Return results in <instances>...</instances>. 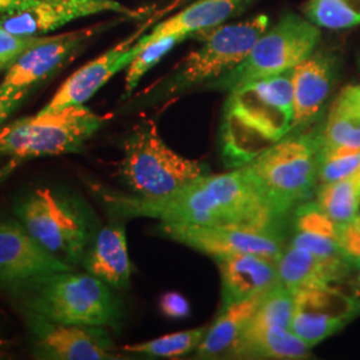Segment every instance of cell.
<instances>
[{"label": "cell", "mask_w": 360, "mask_h": 360, "mask_svg": "<svg viewBox=\"0 0 360 360\" xmlns=\"http://www.w3.org/2000/svg\"><path fill=\"white\" fill-rule=\"evenodd\" d=\"M103 13L139 16V11L116 0H38L26 8L0 15V28L19 35L41 37L80 18Z\"/></svg>", "instance_id": "obj_16"}, {"label": "cell", "mask_w": 360, "mask_h": 360, "mask_svg": "<svg viewBox=\"0 0 360 360\" xmlns=\"http://www.w3.org/2000/svg\"><path fill=\"white\" fill-rule=\"evenodd\" d=\"M207 327L186 330L165 335L148 342L129 345L123 347L129 354H139L155 358H178L196 349L207 334Z\"/></svg>", "instance_id": "obj_27"}, {"label": "cell", "mask_w": 360, "mask_h": 360, "mask_svg": "<svg viewBox=\"0 0 360 360\" xmlns=\"http://www.w3.org/2000/svg\"><path fill=\"white\" fill-rule=\"evenodd\" d=\"M159 231L168 239L214 257L255 254L279 260L284 251V231L240 226H179L160 223Z\"/></svg>", "instance_id": "obj_10"}, {"label": "cell", "mask_w": 360, "mask_h": 360, "mask_svg": "<svg viewBox=\"0 0 360 360\" xmlns=\"http://www.w3.org/2000/svg\"><path fill=\"white\" fill-rule=\"evenodd\" d=\"M295 311V294L282 284L271 288L255 315L250 321L254 326H278L290 328Z\"/></svg>", "instance_id": "obj_30"}, {"label": "cell", "mask_w": 360, "mask_h": 360, "mask_svg": "<svg viewBox=\"0 0 360 360\" xmlns=\"http://www.w3.org/2000/svg\"><path fill=\"white\" fill-rule=\"evenodd\" d=\"M291 247L307 250L321 257H345L339 245L340 226L327 217L315 200L292 211Z\"/></svg>", "instance_id": "obj_23"}, {"label": "cell", "mask_w": 360, "mask_h": 360, "mask_svg": "<svg viewBox=\"0 0 360 360\" xmlns=\"http://www.w3.org/2000/svg\"><path fill=\"white\" fill-rule=\"evenodd\" d=\"M35 358L49 360L117 359L104 327L52 322L25 312Z\"/></svg>", "instance_id": "obj_11"}, {"label": "cell", "mask_w": 360, "mask_h": 360, "mask_svg": "<svg viewBox=\"0 0 360 360\" xmlns=\"http://www.w3.org/2000/svg\"><path fill=\"white\" fill-rule=\"evenodd\" d=\"M269 25L270 19L259 15L195 34L193 37L203 40V44L184 58L174 74L158 87L156 98L163 99L196 86H207L223 77L245 59Z\"/></svg>", "instance_id": "obj_8"}, {"label": "cell", "mask_w": 360, "mask_h": 360, "mask_svg": "<svg viewBox=\"0 0 360 360\" xmlns=\"http://www.w3.org/2000/svg\"><path fill=\"white\" fill-rule=\"evenodd\" d=\"M358 314V296L351 297L331 285L304 287L295 292L290 330L311 348L342 330Z\"/></svg>", "instance_id": "obj_12"}, {"label": "cell", "mask_w": 360, "mask_h": 360, "mask_svg": "<svg viewBox=\"0 0 360 360\" xmlns=\"http://www.w3.org/2000/svg\"><path fill=\"white\" fill-rule=\"evenodd\" d=\"M47 37L19 35L0 28V60H4L11 65L22 53L41 43Z\"/></svg>", "instance_id": "obj_32"}, {"label": "cell", "mask_w": 360, "mask_h": 360, "mask_svg": "<svg viewBox=\"0 0 360 360\" xmlns=\"http://www.w3.org/2000/svg\"><path fill=\"white\" fill-rule=\"evenodd\" d=\"M221 275V309L279 283L278 262L255 254H240L217 260Z\"/></svg>", "instance_id": "obj_18"}, {"label": "cell", "mask_w": 360, "mask_h": 360, "mask_svg": "<svg viewBox=\"0 0 360 360\" xmlns=\"http://www.w3.org/2000/svg\"><path fill=\"white\" fill-rule=\"evenodd\" d=\"M319 154V129L295 131L245 167L271 203L290 217L315 193Z\"/></svg>", "instance_id": "obj_5"}, {"label": "cell", "mask_w": 360, "mask_h": 360, "mask_svg": "<svg viewBox=\"0 0 360 360\" xmlns=\"http://www.w3.org/2000/svg\"><path fill=\"white\" fill-rule=\"evenodd\" d=\"M319 40V27L296 13H285L257 38L239 65L208 83L207 89L230 92L250 82L291 71L316 50Z\"/></svg>", "instance_id": "obj_9"}, {"label": "cell", "mask_w": 360, "mask_h": 360, "mask_svg": "<svg viewBox=\"0 0 360 360\" xmlns=\"http://www.w3.org/2000/svg\"><path fill=\"white\" fill-rule=\"evenodd\" d=\"M102 196L123 217L159 219L165 224L240 226L284 231L288 219L271 203L245 166L227 174H208L162 199L107 193Z\"/></svg>", "instance_id": "obj_1"}, {"label": "cell", "mask_w": 360, "mask_h": 360, "mask_svg": "<svg viewBox=\"0 0 360 360\" xmlns=\"http://www.w3.org/2000/svg\"><path fill=\"white\" fill-rule=\"evenodd\" d=\"M74 270L15 219L0 220V284L13 287L55 272Z\"/></svg>", "instance_id": "obj_13"}, {"label": "cell", "mask_w": 360, "mask_h": 360, "mask_svg": "<svg viewBox=\"0 0 360 360\" xmlns=\"http://www.w3.org/2000/svg\"><path fill=\"white\" fill-rule=\"evenodd\" d=\"M162 312L172 319H183L190 315V304L184 296L178 292H167L160 299Z\"/></svg>", "instance_id": "obj_34"}, {"label": "cell", "mask_w": 360, "mask_h": 360, "mask_svg": "<svg viewBox=\"0 0 360 360\" xmlns=\"http://www.w3.org/2000/svg\"><path fill=\"white\" fill-rule=\"evenodd\" d=\"M359 187L360 172L346 179L321 184L315 202L327 217L342 227L356 218Z\"/></svg>", "instance_id": "obj_26"}, {"label": "cell", "mask_w": 360, "mask_h": 360, "mask_svg": "<svg viewBox=\"0 0 360 360\" xmlns=\"http://www.w3.org/2000/svg\"><path fill=\"white\" fill-rule=\"evenodd\" d=\"M321 147L360 150V86L338 94L319 129Z\"/></svg>", "instance_id": "obj_24"}, {"label": "cell", "mask_w": 360, "mask_h": 360, "mask_svg": "<svg viewBox=\"0 0 360 360\" xmlns=\"http://www.w3.org/2000/svg\"><path fill=\"white\" fill-rule=\"evenodd\" d=\"M23 312L52 322L116 328L122 304L111 287L90 274L55 272L10 287Z\"/></svg>", "instance_id": "obj_3"}, {"label": "cell", "mask_w": 360, "mask_h": 360, "mask_svg": "<svg viewBox=\"0 0 360 360\" xmlns=\"http://www.w3.org/2000/svg\"><path fill=\"white\" fill-rule=\"evenodd\" d=\"M188 35L184 34H175V35H168L163 38L156 39L147 44H141L142 50L132 59L127 68L126 74V83H124V94L123 98H129L142 80V77L151 70L155 65H158L168 52L171 51L174 47H176L179 43L188 39Z\"/></svg>", "instance_id": "obj_29"}, {"label": "cell", "mask_w": 360, "mask_h": 360, "mask_svg": "<svg viewBox=\"0 0 360 360\" xmlns=\"http://www.w3.org/2000/svg\"><path fill=\"white\" fill-rule=\"evenodd\" d=\"M339 245L349 264L360 269V218H355L340 227Z\"/></svg>", "instance_id": "obj_33"}, {"label": "cell", "mask_w": 360, "mask_h": 360, "mask_svg": "<svg viewBox=\"0 0 360 360\" xmlns=\"http://www.w3.org/2000/svg\"><path fill=\"white\" fill-rule=\"evenodd\" d=\"M227 355L247 359H304L309 347L290 328L247 324Z\"/></svg>", "instance_id": "obj_22"}, {"label": "cell", "mask_w": 360, "mask_h": 360, "mask_svg": "<svg viewBox=\"0 0 360 360\" xmlns=\"http://www.w3.org/2000/svg\"><path fill=\"white\" fill-rule=\"evenodd\" d=\"M103 27L92 26L56 37H47L41 43L22 53L7 68L6 77L0 83V94L13 95L30 91L80 51Z\"/></svg>", "instance_id": "obj_15"}, {"label": "cell", "mask_w": 360, "mask_h": 360, "mask_svg": "<svg viewBox=\"0 0 360 360\" xmlns=\"http://www.w3.org/2000/svg\"><path fill=\"white\" fill-rule=\"evenodd\" d=\"M163 13H166V10L158 11L131 37L119 43L114 49L108 50L102 56L96 58L95 60L80 67L60 86L50 103L41 111L52 112L63 110L70 105H82L89 102L111 77L123 68L129 67L132 59L142 50L139 39L144 35L143 32L153 26L155 20Z\"/></svg>", "instance_id": "obj_14"}, {"label": "cell", "mask_w": 360, "mask_h": 360, "mask_svg": "<svg viewBox=\"0 0 360 360\" xmlns=\"http://www.w3.org/2000/svg\"><path fill=\"white\" fill-rule=\"evenodd\" d=\"M304 13L315 26L351 28L360 25V0H309Z\"/></svg>", "instance_id": "obj_28"}, {"label": "cell", "mask_w": 360, "mask_h": 360, "mask_svg": "<svg viewBox=\"0 0 360 360\" xmlns=\"http://www.w3.org/2000/svg\"><path fill=\"white\" fill-rule=\"evenodd\" d=\"M292 70L230 91L220 134L226 166L250 165L287 136L292 131Z\"/></svg>", "instance_id": "obj_2"}, {"label": "cell", "mask_w": 360, "mask_h": 360, "mask_svg": "<svg viewBox=\"0 0 360 360\" xmlns=\"http://www.w3.org/2000/svg\"><path fill=\"white\" fill-rule=\"evenodd\" d=\"M356 218H360V187H359V198H358V210H356Z\"/></svg>", "instance_id": "obj_38"}, {"label": "cell", "mask_w": 360, "mask_h": 360, "mask_svg": "<svg viewBox=\"0 0 360 360\" xmlns=\"http://www.w3.org/2000/svg\"><path fill=\"white\" fill-rule=\"evenodd\" d=\"M360 172V150L321 147L318 181L321 184L346 179Z\"/></svg>", "instance_id": "obj_31"}, {"label": "cell", "mask_w": 360, "mask_h": 360, "mask_svg": "<svg viewBox=\"0 0 360 360\" xmlns=\"http://www.w3.org/2000/svg\"><path fill=\"white\" fill-rule=\"evenodd\" d=\"M355 295L358 296V299H359V300H360V287H359V288H358V291H356V292H355Z\"/></svg>", "instance_id": "obj_39"}, {"label": "cell", "mask_w": 360, "mask_h": 360, "mask_svg": "<svg viewBox=\"0 0 360 360\" xmlns=\"http://www.w3.org/2000/svg\"><path fill=\"white\" fill-rule=\"evenodd\" d=\"M206 165L183 158L159 135L154 120H144L123 141L119 178L135 196L162 199L208 175Z\"/></svg>", "instance_id": "obj_4"}, {"label": "cell", "mask_w": 360, "mask_h": 360, "mask_svg": "<svg viewBox=\"0 0 360 360\" xmlns=\"http://www.w3.org/2000/svg\"><path fill=\"white\" fill-rule=\"evenodd\" d=\"M352 266L346 257H321L291 247L278 260L279 284L295 294L300 288L331 285L343 281Z\"/></svg>", "instance_id": "obj_20"}, {"label": "cell", "mask_w": 360, "mask_h": 360, "mask_svg": "<svg viewBox=\"0 0 360 360\" xmlns=\"http://www.w3.org/2000/svg\"><path fill=\"white\" fill-rule=\"evenodd\" d=\"M18 220L52 254L79 264L94 238V224L77 198L51 188H35L13 208Z\"/></svg>", "instance_id": "obj_7"}, {"label": "cell", "mask_w": 360, "mask_h": 360, "mask_svg": "<svg viewBox=\"0 0 360 360\" xmlns=\"http://www.w3.org/2000/svg\"><path fill=\"white\" fill-rule=\"evenodd\" d=\"M340 62L334 52L315 50L292 70V131L311 129L321 120L330 102Z\"/></svg>", "instance_id": "obj_17"}, {"label": "cell", "mask_w": 360, "mask_h": 360, "mask_svg": "<svg viewBox=\"0 0 360 360\" xmlns=\"http://www.w3.org/2000/svg\"><path fill=\"white\" fill-rule=\"evenodd\" d=\"M82 264L87 274L111 288H127L132 274L126 230L122 224H111L92 238Z\"/></svg>", "instance_id": "obj_19"}, {"label": "cell", "mask_w": 360, "mask_h": 360, "mask_svg": "<svg viewBox=\"0 0 360 360\" xmlns=\"http://www.w3.org/2000/svg\"><path fill=\"white\" fill-rule=\"evenodd\" d=\"M255 0H198L183 11L175 13L167 20L160 22L139 39L141 44H147L156 39L184 34L193 38L195 34L208 31L230 20L238 13L245 11Z\"/></svg>", "instance_id": "obj_21"}, {"label": "cell", "mask_w": 360, "mask_h": 360, "mask_svg": "<svg viewBox=\"0 0 360 360\" xmlns=\"http://www.w3.org/2000/svg\"><path fill=\"white\" fill-rule=\"evenodd\" d=\"M267 292L269 291L260 292L221 309L218 319L207 330L203 340L196 348V356L218 358L224 354L227 355L235 340L243 333L245 326L255 315Z\"/></svg>", "instance_id": "obj_25"}, {"label": "cell", "mask_w": 360, "mask_h": 360, "mask_svg": "<svg viewBox=\"0 0 360 360\" xmlns=\"http://www.w3.org/2000/svg\"><path fill=\"white\" fill-rule=\"evenodd\" d=\"M359 283H360V272H359Z\"/></svg>", "instance_id": "obj_40"}, {"label": "cell", "mask_w": 360, "mask_h": 360, "mask_svg": "<svg viewBox=\"0 0 360 360\" xmlns=\"http://www.w3.org/2000/svg\"><path fill=\"white\" fill-rule=\"evenodd\" d=\"M10 65L7 63V62H4V60H0V70H4V68H8Z\"/></svg>", "instance_id": "obj_37"}, {"label": "cell", "mask_w": 360, "mask_h": 360, "mask_svg": "<svg viewBox=\"0 0 360 360\" xmlns=\"http://www.w3.org/2000/svg\"><path fill=\"white\" fill-rule=\"evenodd\" d=\"M38 0H0V15L13 13L28 6L34 4Z\"/></svg>", "instance_id": "obj_36"}, {"label": "cell", "mask_w": 360, "mask_h": 360, "mask_svg": "<svg viewBox=\"0 0 360 360\" xmlns=\"http://www.w3.org/2000/svg\"><path fill=\"white\" fill-rule=\"evenodd\" d=\"M104 120L84 104L40 111L0 127V156H11V163L18 165L41 156L75 154Z\"/></svg>", "instance_id": "obj_6"}, {"label": "cell", "mask_w": 360, "mask_h": 360, "mask_svg": "<svg viewBox=\"0 0 360 360\" xmlns=\"http://www.w3.org/2000/svg\"><path fill=\"white\" fill-rule=\"evenodd\" d=\"M27 94H28V91L18 92L13 95L0 94V124L4 123L13 111L19 107V104L22 103V101L26 98Z\"/></svg>", "instance_id": "obj_35"}]
</instances>
